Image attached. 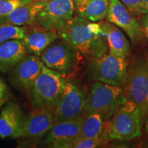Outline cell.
Returning a JSON list of instances; mask_svg holds the SVG:
<instances>
[{
	"mask_svg": "<svg viewBox=\"0 0 148 148\" xmlns=\"http://www.w3.org/2000/svg\"><path fill=\"white\" fill-rule=\"evenodd\" d=\"M57 32L59 38L90 60L102 56L108 51L106 38L99 23L77 15Z\"/></svg>",
	"mask_w": 148,
	"mask_h": 148,
	"instance_id": "6da1fadb",
	"label": "cell"
},
{
	"mask_svg": "<svg viewBox=\"0 0 148 148\" xmlns=\"http://www.w3.org/2000/svg\"><path fill=\"white\" fill-rule=\"evenodd\" d=\"M126 100L122 86L97 81L92 85L85 98L82 115L99 113L105 123Z\"/></svg>",
	"mask_w": 148,
	"mask_h": 148,
	"instance_id": "7a4b0ae2",
	"label": "cell"
},
{
	"mask_svg": "<svg viewBox=\"0 0 148 148\" xmlns=\"http://www.w3.org/2000/svg\"><path fill=\"white\" fill-rule=\"evenodd\" d=\"M143 123L139 109L127 99L104 123V131L109 139L129 140L141 136Z\"/></svg>",
	"mask_w": 148,
	"mask_h": 148,
	"instance_id": "3957f363",
	"label": "cell"
},
{
	"mask_svg": "<svg viewBox=\"0 0 148 148\" xmlns=\"http://www.w3.org/2000/svg\"><path fill=\"white\" fill-rule=\"evenodd\" d=\"M65 84V79L60 73L44 64L28 92L33 106L47 107L53 112Z\"/></svg>",
	"mask_w": 148,
	"mask_h": 148,
	"instance_id": "277c9868",
	"label": "cell"
},
{
	"mask_svg": "<svg viewBox=\"0 0 148 148\" xmlns=\"http://www.w3.org/2000/svg\"><path fill=\"white\" fill-rule=\"evenodd\" d=\"M122 88L127 100L139 109L145 122L148 114V65L143 58H136L127 66V75Z\"/></svg>",
	"mask_w": 148,
	"mask_h": 148,
	"instance_id": "5b68a950",
	"label": "cell"
},
{
	"mask_svg": "<svg viewBox=\"0 0 148 148\" xmlns=\"http://www.w3.org/2000/svg\"><path fill=\"white\" fill-rule=\"evenodd\" d=\"M82 56L67 42L58 38L44 50L40 58L47 67L64 77L71 76L76 71Z\"/></svg>",
	"mask_w": 148,
	"mask_h": 148,
	"instance_id": "8992f818",
	"label": "cell"
},
{
	"mask_svg": "<svg viewBox=\"0 0 148 148\" xmlns=\"http://www.w3.org/2000/svg\"><path fill=\"white\" fill-rule=\"evenodd\" d=\"M127 66L126 58L107 53L90 60L89 70L97 81L122 86L126 78Z\"/></svg>",
	"mask_w": 148,
	"mask_h": 148,
	"instance_id": "52a82bcc",
	"label": "cell"
},
{
	"mask_svg": "<svg viewBox=\"0 0 148 148\" xmlns=\"http://www.w3.org/2000/svg\"><path fill=\"white\" fill-rule=\"evenodd\" d=\"M74 12L73 0H51L40 10L35 25L58 31L73 17Z\"/></svg>",
	"mask_w": 148,
	"mask_h": 148,
	"instance_id": "ba28073f",
	"label": "cell"
},
{
	"mask_svg": "<svg viewBox=\"0 0 148 148\" xmlns=\"http://www.w3.org/2000/svg\"><path fill=\"white\" fill-rule=\"evenodd\" d=\"M85 97L78 86L66 82L60 99L53 110L55 123L78 119L82 116Z\"/></svg>",
	"mask_w": 148,
	"mask_h": 148,
	"instance_id": "9c48e42d",
	"label": "cell"
},
{
	"mask_svg": "<svg viewBox=\"0 0 148 148\" xmlns=\"http://www.w3.org/2000/svg\"><path fill=\"white\" fill-rule=\"evenodd\" d=\"M107 20L124 32L133 45L140 43L143 32L140 23L120 0H109Z\"/></svg>",
	"mask_w": 148,
	"mask_h": 148,
	"instance_id": "30bf717a",
	"label": "cell"
},
{
	"mask_svg": "<svg viewBox=\"0 0 148 148\" xmlns=\"http://www.w3.org/2000/svg\"><path fill=\"white\" fill-rule=\"evenodd\" d=\"M43 65L38 56L26 55L10 70V80L17 89L28 92Z\"/></svg>",
	"mask_w": 148,
	"mask_h": 148,
	"instance_id": "8fae6325",
	"label": "cell"
},
{
	"mask_svg": "<svg viewBox=\"0 0 148 148\" xmlns=\"http://www.w3.org/2000/svg\"><path fill=\"white\" fill-rule=\"evenodd\" d=\"M55 123L53 112L45 106L36 107L25 117L18 137L38 138L50 130Z\"/></svg>",
	"mask_w": 148,
	"mask_h": 148,
	"instance_id": "7c38bea8",
	"label": "cell"
},
{
	"mask_svg": "<svg viewBox=\"0 0 148 148\" xmlns=\"http://www.w3.org/2000/svg\"><path fill=\"white\" fill-rule=\"evenodd\" d=\"M82 116L78 119L56 122L49 131L45 143L49 147L70 148L80 135Z\"/></svg>",
	"mask_w": 148,
	"mask_h": 148,
	"instance_id": "4fadbf2b",
	"label": "cell"
},
{
	"mask_svg": "<svg viewBox=\"0 0 148 148\" xmlns=\"http://www.w3.org/2000/svg\"><path fill=\"white\" fill-rule=\"evenodd\" d=\"M58 38L57 31L34 25L28 26L22 40L26 46L28 54L40 56L46 48Z\"/></svg>",
	"mask_w": 148,
	"mask_h": 148,
	"instance_id": "5bb4252c",
	"label": "cell"
},
{
	"mask_svg": "<svg viewBox=\"0 0 148 148\" xmlns=\"http://www.w3.org/2000/svg\"><path fill=\"white\" fill-rule=\"evenodd\" d=\"M25 117L18 103L9 102L0 114V137L18 138Z\"/></svg>",
	"mask_w": 148,
	"mask_h": 148,
	"instance_id": "9a60e30c",
	"label": "cell"
},
{
	"mask_svg": "<svg viewBox=\"0 0 148 148\" xmlns=\"http://www.w3.org/2000/svg\"><path fill=\"white\" fill-rule=\"evenodd\" d=\"M111 54L126 58L130 52V45L123 32L108 21H99Z\"/></svg>",
	"mask_w": 148,
	"mask_h": 148,
	"instance_id": "2e32d148",
	"label": "cell"
},
{
	"mask_svg": "<svg viewBox=\"0 0 148 148\" xmlns=\"http://www.w3.org/2000/svg\"><path fill=\"white\" fill-rule=\"evenodd\" d=\"M45 3V2L34 1L19 7L6 15L0 16V25L8 24L17 26L34 25L37 16Z\"/></svg>",
	"mask_w": 148,
	"mask_h": 148,
	"instance_id": "e0dca14e",
	"label": "cell"
},
{
	"mask_svg": "<svg viewBox=\"0 0 148 148\" xmlns=\"http://www.w3.org/2000/svg\"><path fill=\"white\" fill-rule=\"evenodd\" d=\"M27 54L22 39H11L0 44V71H10Z\"/></svg>",
	"mask_w": 148,
	"mask_h": 148,
	"instance_id": "ac0fdd59",
	"label": "cell"
},
{
	"mask_svg": "<svg viewBox=\"0 0 148 148\" xmlns=\"http://www.w3.org/2000/svg\"><path fill=\"white\" fill-rule=\"evenodd\" d=\"M77 15L90 21H102L107 16L109 0H73Z\"/></svg>",
	"mask_w": 148,
	"mask_h": 148,
	"instance_id": "d6986e66",
	"label": "cell"
},
{
	"mask_svg": "<svg viewBox=\"0 0 148 148\" xmlns=\"http://www.w3.org/2000/svg\"><path fill=\"white\" fill-rule=\"evenodd\" d=\"M82 116L79 137L96 138L103 134L104 122L100 114L90 112Z\"/></svg>",
	"mask_w": 148,
	"mask_h": 148,
	"instance_id": "ffe728a7",
	"label": "cell"
},
{
	"mask_svg": "<svg viewBox=\"0 0 148 148\" xmlns=\"http://www.w3.org/2000/svg\"><path fill=\"white\" fill-rule=\"evenodd\" d=\"M28 26L0 25V44L11 39H23Z\"/></svg>",
	"mask_w": 148,
	"mask_h": 148,
	"instance_id": "44dd1931",
	"label": "cell"
},
{
	"mask_svg": "<svg viewBox=\"0 0 148 148\" xmlns=\"http://www.w3.org/2000/svg\"><path fill=\"white\" fill-rule=\"evenodd\" d=\"M109 138L103 132L99 137L96 138H77L70 146V148H95L103 147L107 144Z\"/></svg>",
	"mask_w": 148,
	"mask_h": 148,
	"instance_id": "7402d4cb",
	"label": "cell"
},
{
	"mask_svg": "<svg viewBox=\"0 0 148 148\" xmlns=\"http://www.w3.org/2000/svg\"><path fill=\"white\" fill-rule=\"evenodd\" d=\"M35 0H0V16L6 15L11 12Z\"/></svg>",
	"mask_w": 148,
	"mask_h": 148,
	"instance_id": "603a6c76",
	"label": "cell"
},
{
	"mask_svg": "<svg viewBox=\"0 0 148 148\" xmlns=\"http://www.w3.org/2000/svg\"><path fill=\"white\" fill-rule=\"evenodd\" d=\"M130 12L139 13V8L142 0H120Z\"/></svg>",
	"mask_w": 148,
	"mask_h": 148,
	"instance_id": "cb8c5ba5",
	"label": "cell"
},
{
	"mask_svg": "<svg viewBox=\"0 0 148 148\" xmlns=\"http://www.w3.org/2000/svg\"><path fill=\"white\" fill-rule=\"evenodd\" d=\"M140 25L143 34L148 38V13L145 14L140 20Z\"/></svg>",
	"mask_w": 148,
	"mask_h": 148,
	"instance_id": "d4e9b609",
	"label": "cell"
},
{
	"mask_svg": "<svg viewBox=\"0 0 148 148\" xmlns=\"http://www.w3.org/2000/svg\"><path fill=\"white\" fill-rule=\"evenodd\" d=\"M8 91L4 83L0 79V99L8 97Z\"/></svg>",
	"mask_w": 148,
	"mask_h": 148,
	"instance_id": "484cf974",
	"label": "cell"
},
{
	"mask_svg": "<svg viewBox=\"0 0 148 148\" xmlns=\"http://www.w3.org/2000/svg\"><path fill=\"white\" fill-rule=\"evenodd\" d=\"M139 13L147 14L148 13V0H142L139 8Z\"/></svg>",
	"mask_w": 148,
	"mask_h": 148,
	"instance_id": "4316f807",
	"label": "cell"
},
{
	"mask_svg": "<svg viewBox=\"0 0 148 148\" xmlns=\"http://www.w3.org/2000/svg\"><path fill=\"white\" fill-rule=\"evenodd\" d=\"M144 123H145V131L146 134H147V135L148 136V114L147 116H146V119L145 120Z\"/></svg>",
	"mask_w": 148,
	"mask_h": 148,
	"instance_id": "83f0119b",
	"label": "cell"
},
{
	"mask_svg": "<svg viewBox=\"0 0 148 148\" xmlns=\"http://www.w3.org/2000/svg\"><path fill=\"white\" fill-rule=\"evenodd\" d=\"M8 97L4 98V99H0V108H1V107L4 104V103L6 102L7 101H8Z\"/></svg>",
	"mask_w": 148,
	"mask_h": 148,
	"instance_id": "f1b7e54d",
	"label": "cell"
},
{
	"mask_svg": "<svg viewBox=\"0 0 148 148\" xmlns=\"http://www.w3.org/2000/svg\"><path fill=\"white\" fill-rule=\"evenodd\" d=\"M35 1H41V2H47V1H51V0H35Z\"/></svg>",
	"mask_w": 148,
	"mask_h": 148,
	"instance_id": "f546056e",
	"label": "cell"
},
{
	"mask_svg": "<svg viewBox=\"0 0 148 148\" xmlns=\"http://www.w3.org/2000/svg\"><path fill=\"white\" fill-rule=\"evenodd\" d=\"M146 61H147V65H148V58H147V60H146Z\"/></svg>",
	"mask_w": 148,
	"mask_h": 148,
	"instance_id": "4dcf8cb0",
	"label": "cell"
}]
</instances>
